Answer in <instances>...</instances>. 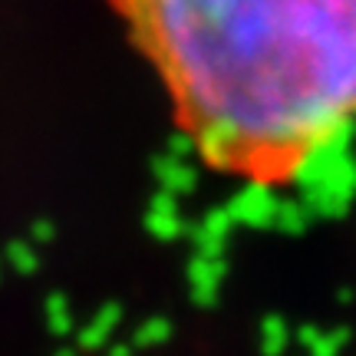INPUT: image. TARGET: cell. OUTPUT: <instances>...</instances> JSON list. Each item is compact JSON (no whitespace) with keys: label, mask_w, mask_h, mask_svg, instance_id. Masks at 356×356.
<instances>
[{"label":"cell","mask_w":356,"mask_h":356,"mask_svg":"<svg viewBox=\"0 0 356 356\" xmlns=\"http://www.w3.org/2000/svg\"><path fill=\"white\" fill-rule=\"evenodd\" d=\"M221 175L277 188L356 122V0H109Z\"/></svg>","instance_id":"1"}]
</instances>
